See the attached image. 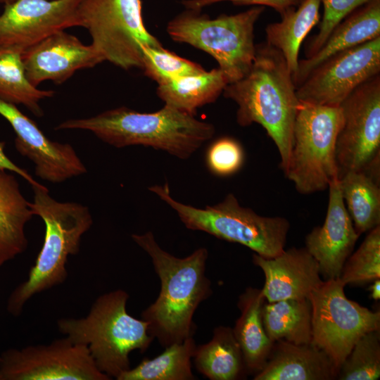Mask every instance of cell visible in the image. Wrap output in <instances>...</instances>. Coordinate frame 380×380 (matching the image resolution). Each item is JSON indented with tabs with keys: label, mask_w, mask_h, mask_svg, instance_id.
I'll list each match as a JSON object with an SVG mask.
<instances>
[{
	"label": "cell",
	"mask_w": 380,
	"mask_h": 380,
	"mask_svg": "<svg viewBox=\"0 0 380 380\" xmlns=\"http://www.w3.org/2000/svg\"><path fill=\"white\" fill-rule=\"evenodd\" d=\"M133 241L151 258L160 282L156 300L141 312L148 333L164 348L193 336V317L198 305L213 293L205 274L208 251L201 247L185 258L163 250L152 232L132 235Z\"/></svg>",
	"instance_id": "1"
},
{
	"label": "cell",
	"mask_w": 380,
	"mask_h": 380,
	"mask_svg": "<svg viewBox=\"0 0 380 380\" xmlns=\"http://www.w3.org/2000/svg\"><path fill=\"white\" fill-rule=\"evenodd\" d=\"M248 72L228 84L224 97L237 106L236 122L242 127L260 125L279 151L280 167L286 171L293 143L296 118L300 106L296 87L282 54L267 43L256 44Z\"/></svg>",
	"instance_id": "2"
},
{
	"label": "cell",
	"mask_w": 380,
	"mask_h": 380,
	"mask_svg": "<svg viewBox=\"0 0 380 380\" xmlns=\"http://www.w3.org/2000/svg\"><path fill=\"white\" fill-rule=\"evenodd\" d=\"M56 129H84L117 148L141 145L187 159L215 134V127L167 105L153 113L126 107L64 121Z\"/></svg>",
	"instance_id": "3"
},
{
	"label": "cell",
	"mask_w": 380,
	"mask_h": 380,
	"mask_svg": "<svg viewBox=\"0 0 380 380\" xmlns=\"http://www.w3.org/2000/svg\"><path fill=\"white\" fill-rule=\"evenodd\" d=\"M32 187L34 201L30 207L33 215L43 220L45 236L27 279L8 298L6 308L13 316L20 315L33 296L65 281L68 257L77 253L82 236L93 222L87 207L77 203L58 202L41 184Z\"/></svg>",
	"instance_id": "4"
},
{
	"label": "cell",
	"mask_w": 380,
	"mask_h": 380,
	"mask_svg": "<svg viewBox=\"0 0 380 380\" xmlns=\"http://www.w3.org/2000/svg\"><path fill=\"white\" fill-rule=\"evenodd\" d=\"M129 294L117 289L101 295L82 318H63L58 330L73 343L87 346L97 367L110 379L130 367L129 353L145 352L153 338L148 323L134 318L126 310Z\"/></svg>",
	"instance_id": "5"
},
{
	"label": "cell",
	"mask_w": 380,
	"mask_h": 380,
	"mask_svg": "<svg viewBox=\"0 0 380 380\" xmlns=\"http://www.w3.org/2000/svg\"><path fill=\"white\" fill-rule=\"evenodd\" d=\"M148 189L175 210L189 229L240 243L267 258H274L284 250L290 228L289 220L283 217L260 215L241 206L233 194H228L216 205L198 208L175 200L167 183L151 186Z\"/></svg>",
	"instance_id": "6"
},
{
	"label": "cell",
	"mask_w": 380,
	"mask_h": 380,
	"mask_svg": "<svg viewBox=\"0 0 380 380\" xmlns=\"http://www.w3.org/2000/svg\"><path fill=\"white\" fill-rule=\"evenodd\" d=\"M265 7L210 18L201 10L186 9L172 19L167 32L175 42L189 44L213 57L228 84L244 77L255 56L254 27Z\"/></svg>",
	"instance_id": "7"
},
{
	"label": "cell",
	"mask_w": 380,
	"mask_h": 380,
	"mask_svg": "<svg viewBox=\"0 0 380 380\" xmlns=\"http://www.w3.org/2000/svg\"><path fill=\"white\" fill-rule=\"evenodd\" d=\"M343 124L340 106L300 101L285 175L301 194L324 191L338 179L336 143Z\"/></svg>",
	"instance_id": "8"
},
{
	"label": "cell",
	"mask_w": 380,
	"mask_h": 380,
	"mask_svg": "<svg viewBox=\"0 0 380 380\" xmlns=\"http://www.w3.org/2000/svg\"><path fill=\"white\" fill-rule=\"evenodd\" d=\"M77 18L103 61L126 70L142 68L143 46H163L144 23L141 0H81Z\"/></svg>",
	"instance_id": "9"
},
{
	"label": "cell",
	"mask_w": 380,
	"mask_h": 380,
	"mask_svg": "<svg viewBox=\"0 0 380 380\" xmlns=\"http://www.w3.org/2000/svg\"><path fill=\"white\" fill-rule=\"evenodd\" d=\"M345 286L340 277L329 279L308 297L312 343L329 356L338 371L363 335L380 329V311H372L348 298Z\"/></svg>",
	"instance_id": "10"
},
{
	"label": "cell",
	"mask_w": 380,
	"mask_h": 380,
	"mask_svg": "<svg viewBox=\"0 0 380 380\" xmlns=\"http://www.w3.org/2000/svg\"><path fill=\"white\" fill-rule=\"evenodd\" d=\"M336 143L338 179L380 163V75L357 87L340 105Z\"/></svg>",
	"instance_id": "11"
},
{
	"label": "cell",
	"mask_w": 380,
	"mask_h": 380,
	"mask_svg": "<svg viewBox=\"0 0 380 380\" xmlns=\"http://www.w3.org/2000/svg\"><path fill=\"white\" fill-rule=\"evenodd\" d=\"M109 379L97 368L88 347L67 336L0 355V380Z\"/></svg>",
	"instance_id": "12"
},
{
	"label": "cell",
	"mask_w": 380,
	"mask_h": 380,
	"mask_svg": "<svg viewBox=\"0 0 380 380\" xmlns=\"http://www.w3.org/2000/svg\"><path fill=\"white\" fill-rule=\"evenodd\" d=\"M380 73V37L338 52L296 87L300 101L340 106L357 87Z\"/></svg>",
	"instance_id": "13"
},
{
	"label": "cell",
	"mask_w": 380,
	"mask_h": 380,
	"mask_svg": "<svg viewBox=\"0 0 380 380\" xmlns=\"http://www.w3.org/2000/svg\"><path fill=\"white\" fill-rule=\"evenodd\" d=\"M81 0H14L0 14V48L21 53L50 35L79 26Z\"/></svg>",
	"instance_id": "14"
},
{
	"label": "cell",
	"mask_w": 380,
	"mask_h": 380,
	"mask_svg": "<svg viewBox=\"0 0 380 380\" xmlns=\"http://www.w3.org/2000/svg\"><path fill=\"white\" fill-rule=\"evenodd\" d=\"M0 115L16 134L17 151L33 162L39 177L58 183L87 172L71 145L51 141L15 105L0 99Z\"/></svg>",
	"instance_id": "15"
},
{
	"label": "cell",
	"mask_w": 380,
	"mask_h": 380,
	"mask_svg": "<svg viewBox=\"0 0 380 380\" xmlns=\"http://www.w3.org/2000/svg\"><path fill=\"white\" fill-rule=\"evenodd\" d=\"M25 75L37 87L46 80L61 84L79 70L103 61L89 45L65 32H57L22 53Z\"/></svg>",
	"instance_id": "16"
},
{
	"label": "cell",
	"mask_w": 380,
	"mask_h": 380,
	"mask_svg": "<svg viewBox=\"0 0 380 380\" xmlns=\"http://www.w3.org/2000/svg\"><path fill=\"white\" fill-rule=\"evenodd\" d=\"M324 222L305 237V248L317 262L326 279L340 277L343 265L360 236L347 211L338 179L329 186Z\"/></svg>",
	"instance_id": "17"
},
{
	"label": "cell",
	"mask_w": 380,
	"mask_h": 380,
	"mask_svg": "<svg viewBox=\"0 0 380 380\" xmlns=\"http://www.w3.org/2000/svg\"><path fill=\"white\" fill-rule=\"evenodd\" d=\"M253 262L265 274V281L261 291L268 303L308 298L323 281L317 262L305 247L284 249L271 258L253 253Z\"/></svg>",
	"instance_id": "18"
},
{
	"label": "cell",
	"mask_w": 380,
	"mask_h": 380,
	"mask_svg": "<svg viewBox=\"0 0 380 380\" xmlns=\"http://www.w3.org/2000/svg\"><path fill=\"white\" fill-rule=\"evenodd\" d=\"M338 369L332 360L312 343L295 344L284 340L273 343L267 362L254 380H331Z\"/></svg>",
	"instance_id": "19"
},
{
	"label": "cell",
	"mask_w": 380,
	"mask_h": 380,
	"mask_svg": "<svg viewBox=\"0 0 380 380\" xmlns=\"http://www.w3.org/2000/svg\"><path fill=\"white\" fill-rule=\"evenodd\" d=\"M380 37V0H371L356 8L332 30L312 56L299 60L297 87L319 65L331 56Z\"/></svg>",
	"instance_id": "20"
},
{
	"label": "cell",
	"mask_w": 380,
	"mask_h": 380,
	"mask_svg": "<svg viewBox=\"0 0 380 380\" xmlns=\"http://www.w3.org/2000/svg\"><path fill=\"white\" fill-rule=\"evenodd\" d=\"M265 301L261 289L247 287L239 298L240 316L232 328L243 353L246 372L255 374L265 365L273 345L262 323Z\"/></svg>",
	"instance_id": "21"
},
{
	"label": "cell",
	"mask_w": 380,
	"mask_h": 380,
	"mask_svg": "<svg viewBox=\"0 0 380 380\" xmlns=\"http://www.w3.org/2000/svg\"><path fill=\"white\" fill-rule=\"evenodd\" d=\"M0 169V266L27 248L25 227L34 215L15 177Z\"/></svg>",
	"instance_id": "22"
},
{
	"label": "cell",
	"mask_w": 380,
	"mask_h": 380,
	"mask_svg": "<svg viewBox=\"0 0 380 380\" xmlns=\"http://www.w3.org/2000/svg\"><path fill=\"white\" fill-rule=\"evenodd\" d=\"M320 0H303L281 15L279 22L265 28L266 43L278 50L284 58L295 83L298 69L300 45L310 31L319 24Z\"/></svg>",
	"instance_id": "23"
},
{
	"label": "cell",
	"mask_w": 380,
	"mask_h": 380,
	"mask_svg": "<svg viewBox=\"0 0 380 380\" xmlns=\"http://www.w3.org/2000/svg\"><path fill=\"white\" fill-rule=\"evenodd\" d=\"M192 360L196 370L210 380H236L247 373L232 328L216 327L212 338L196 346Z\"/></svg>",
	"instance_id": "24"
},
{
	"label": "cell",
	"mask_w": 380,
	"mask_h": 380,
	"mask_svg": "<svg viewBox=\"0 0 380 380\" xmlns=\"http://www.w3.org/2000/svg\"><path fill=\"white\" fill-rule=\"evenodd\" d=\"M227 84L217 68L159 84L156 93L165 105L195 116L198 108L215 102Z\"/></svg>",
	"instance_id": "25"
},
{
	"label": "cell",
	"mask_w": 380,
	"mask_h": 380,
	"mask_svg": "<svg viewBox=\"0 0 380 380\" xmlns=\"http://www.w3.org/2000/svg\"><path fill=\"white\" fill-rule=\"evenodd\" d=\"M265 331L274 343H312V309L308 298L265 301L262 309Z\"/></svg>",
	"instance_id": "26"
},
{
	"label": "cell",
	"mask_w": 380,
	"mask_h": 380,
	"mask_svg": "<svg viewBox=\"0 0 380 380\" xmlns=\"http://www.w3.org/2000/svg\"><path fill=\"white\" fill-rule=\"evenodd\" d=\"M347 211L360 235L380 225V179L365 171L349 172L338 179Z\"/></svg>",
	"instance_id": "27"
},
{
	"label": "cell",
	"mask_w": 380,
	"mask_h": 380,
	"mask_svg": "<svg viewBox=\"0 0 380 380\" xmlns=\"http://www.w3.org/2000/svg\"><path fill=\"white\" fill-rule=\"evenodd\" d=\"M196 342L189 337L182 343H174L153 359H144L137 367L130 368L118 380H194L191 360Z\"/></svg>",
	"instance_id": "28"
},
{
	"label": "cell",
	"mask_w": 380,
	"mask_h": 380,
	"mask_svg": "<svg viewBox=\"0 0 380 380\" xmlns=\"http://www.w3.org/2000/svg\"><path fill=\"white\" fill-rule=\"evenodd\" d=\"M54 91L42 90L28 80L22 60V53L12 49L0 48V99L22 104L35 115H43L39 101L53 96Z\"/></svg>",
	"instance_id": "29"
},
{
	"label": "cell",
	"mask_w": 380,
	"mask_h": 380,
	"mask_svg": "<svg viewBox=\"0 0 380 380\" xmlns=\"http://www.w3.org/2000/svg\"><path fill=\"white\" fill-rule=\"evenodd\" d=\"M380 376V333L371 331L354 345L341 365L340 380H374Z\"/></svg>",
	"instance_id": "30"
},
{
	"label": "cell",
	"mask_w": 380,
	"mask_h": 380,
	"mask_svg": "<svg viewBox=\"0 0 380 380\" xmlns=\"http://www.w3.org/2000/svg\"><path fill=\"white\" fill-rule=\"evenodd\" d=\"M142 51L141 69L158 85L205 70L200 64L182 58L163 46H143Z\"/></svg>",
	"instance_id": "31"
},
{
	"label": "cell",
	"mask_w": 380,
	"mask_h": 380,
	"mask_svg": "<svg viewBox=\"0 0 380 380\" xmlns=\"http://www.w3.org/2000/svg\"><path fill=\"white\" fill-rule=\"evenodd\" d=\"M380 278V225L369 232L346 260L340 276L346 284H362Z\"/></svg>",
	"instance_id": "32"
},
{
	"label": "cell",
	"mask_w": 380,
	"mask_h": 380,
	"mask_svg": "<svg viewBox=\"0 0 380 380\" xmlns=\"http://www.w3.org/2000/svg\"><path fill=\"white\" fill-rule=\"evenodd\" d=\"M206 165L217 176H229L238 172L244 162V151L236 139L224 137L213 141L206 152Z\"/></svg>",
	"instance_id": "33"
},
{
	"label": "cell",
	"mask_w": 380,
	"mask_h": 380,
	"mask_svg": "<svg viewBox=\"0 0 380 380\" xmlns=\"http://www.w3.org/2000/svg\"><path fill=\"white\" fill-rule=\"evenodd\" d=\"M323 15L319 30L306 48V58L315 54L322 46L334 27L348 15L371 0H320Z\"/></svg>",
	"instance_id": "34"
},
{
	"label": "cell",
	"mask_w": 380,
	"mask_h": 380,
	"mask_svg": "<svg viewBox=\"0 0 380 380\" xmlns=\"http://www.w3.org/2000/svg\"><path fill=\"white\" fill-rule=\"evenodd\" d=\"M303 0H182L186 9L201 10L203 8L220 2H230L236 6H268L280 15L286 10L298 6Z\"/></svg>",
	"instance_id": "35"
},
{
	"label": "cell",
	"mask_w": 380,
	"mask_h": 380,
	"mask_svg": "<svg viewBox=\"0 0 380 380\" xmlns=\"http://www.w3.org/2000/svg\"><path fill=\"white\" fill-rule=\"evenodd\" d=\"M4 147L5 143L4 141H0V169L11 171L20 175L26 179L31 186H37L40 184L34 180L26 170L16 165L8 158L4 153Z\"/></svg>",
	"instance_id": "36"
},
{
	"label": "cell",
	"mask_w": 380,
	"mask_h": 380,
	"mask_svg": "<svg viewBox=\"0 0 380 380\" xmlns=\"http://www.w3.org/2000/svg\"><path fill=\"white\" fill-rule=\"evenodd\" d=\"M373 281V284L369 287L370 298L374 300H378L380 298V279H376Z\"/></svg>",
	"instance_id": "37"
},
{
	"label": "cell",
	"mask_w": 380,
	"mask_h": 380,
	"mask_svg": "<svg viewBox=\"0 0 380 380\" xmlns=\"http://www.w3.org/2000/svg\"><path fill=\"white\" fill-rule=\"evenodd\" d=\"M13 1H14V0H0V3L4 4V5H6L7 4H9V3L12 2Z\"/></svg>",
	"instance_id": "38"
}]
</instances>
